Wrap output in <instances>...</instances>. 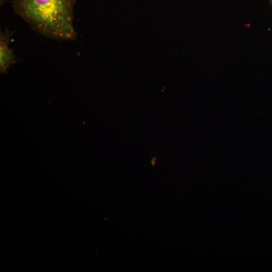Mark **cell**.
Here are the masks:
<instances>
[{"instance_id": "1", "label": "cell", "mask_w": 272, "mask_h": 272, "mask_svg": "<svg viewBox=\"0 0 272 272\" xmlns=\"http://www.w3.org/2000/svg\"><path fill=\"white\" fill-rule=\"evenodd\" d=\"M77 0H13L14 13L41 35L57 41L76 39L73 24Z\"/></svg>"}, {"instance_id": "2", "label": "cell", "mask_w": 272, "mask_h": 272, "mask_svg": "<svg viewBox=\"0 0 272 272\" xmlns=\"http://www.w3.org/2000/svg\"><path fill=\"white\" fill-rule=\"evenodd\" d=\"M12 32L8 29L0 31V72L6 74L15 63L13 51L9 47Z\"/></svg>"}, {"instance_id": "3", "label": "cell", "mask_w": 272, "mask_h": 272, "mask_svg": "<svg viewBox=\"0 0 272 272\" xmlns=\"http://www.w3.org/2000/svg\"><path fill=\"white\" fill-rule=\"evenodd\" d=\"M269 4L272 7V0H269Z\"/></svg>"}]
</instances>
